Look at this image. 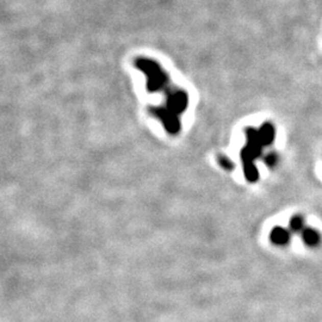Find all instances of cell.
I'll return each mask as SVG.
<instances>
[{
	"instance_id": "2",
	"label": "cell",
	"mask_w": 322,
	"mask_h": 322,
	"mask_svg": "<svg viewBox=\"0 0 322 322\" xmlns=\"http://www.w3.org/2000/svg\"><path fill=\"white\" fill-rule=\"evenodd\" d=\"M302 240L308 247H317L321 242V235L316 229L306 228L302 232Z\"/></svg>"
},
{
	"instance_id": "6",
	"label": "cell",
	"mask_w": 322,
	"mask_h": 322,
	"mask_svg": "<svg viewBox=\"0 0 322 322\" xmlns=\"http://www.w3.org/2000/svg\"><path fill=\"white\" fill-rule=\"evenodd\" d=\"M277 160H278V157L276 154H274V153H271V154H268L266 158H265V162H266V165H268V166H275L276 164H277Z\"/></svg>"
},
{
	"instance_id": "1",
	"label": "cell",
	"mask_w": 322,
	"mask_h": 322,
	"mask_svg": "<svg viewBox=\"0 0 322 322\" xmlns=\"http://www.w3.org/2000/svg\"><path fill=\"white\" fill-rule=\"evenodd\" d=\"M291 239V233L284 227H275L270 233V240L274 245L285 246L290 242Z\"/></svg>"
},
{
	"instance_id": "3",
	"label": "cell",
	"mask_w": 322,
	"mask_h": 322,
	"mask_svg": "<svg viewBox=\"0 0 322 322\" xmlns=\"http://www.w3.org/2000/svg\"><path fill=\"white\" fill-rule=\"evenodd\" d=\"M259 137L261 143L264 144H271L272 141L275 140V128L270 123H265L259 130Z\"/></svg>"
},
{
	"instance_id": "5",
	"label": "cell",
	"mask_w": 322,
	"mask_h": 322,
	"mask_svg": "<svg viewBox=\"0 0 322 322\" xmlns=\"http://www.w3.org/2000/svg\"><path fill=\"white\" fill-rule=\"evenodd\" d=\"M245 176L249 182H257L259 178V172L256 168V166L253 165V162H246L245 165Z\"/></svg>"
},
{
	"instance_id": "4",
	"label": "cell",
	"mask_w": 322,
	"mask_h": 322,
	"mask_svg": "<svg viewBox=\"0 0 322 322\" xmlns=\"http://www.w3.org/2000/svg\"><path fill=\"white\" fill-rule=\"evenodd\" d=\"M290 229L295 233H302L306 227H304V220L301 215H295V216L291 217L290 220Z\"/></svg>"
}]
</instances>
